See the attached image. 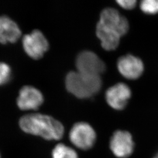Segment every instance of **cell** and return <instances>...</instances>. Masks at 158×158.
<instances>
[{
    "instance_id": "6da1fadb",
    "label": "cell",
    "mask_w": 158,
    "mask_h": 158,
    "mask_svg": "<svg viewBox=\"0 0 158 158\" xmlns=\"http://www.w3.org/2000/svg\"><path fill=\"white\" fill-rule=\"evenodd\" d=\"M19 125L25 133L40 136L48 141L60 140L64 133V126L60 121L41 114H29L23 116L19 119Z\"/></svg>"
},
{
    "instance_id": "7a4b0ae2",
    "label": "cell",
    "mask_w": 158,
    "mask_h": 158,
    "mask_svg": "<svg viewBox=\"0 0 158 158\" xmlns=\"http://www.w3.org/2000/svg\"><path fill=\"white\" fill-rule=\"evenodd\" d=\"M68 91L79 98H87L96 95L102 86L100 76L77 72H70L65 80Z\"/></svg>"
},
{
    "instance_id": "3957f363",
    "label": "cell",
    "mask_w": 158,
    "mask_h": 158,
    "mask_svg": "<svg viewBox=\"0 0 158 158\" xmlns=\"http://www.w3.org/2000/svg\"><path fill=\"white\" fill-rule=\"evenodd\" d=\"M70 142L80 150L88 151L94 146L97 139L96 131L85 122H79L73 125L69 132Z\"/></svg>"
},
{
    "instance_id": "277c9868",
    "label": "cell",
    "mask_w": 158,
    "mask_h": 158,
    "mask_svg": "<svg viewBox=\"0 0 158 158\" xmlns=\"http://www.w3.org/2000/svg\"><path fill=\"white\" fill-rule=\"evenodd\" d=\"M110 148L117 158H130L135 149L132 135L127 131H115L110 138Z\"/></svg>"
},
{
    "instance_id": "5b68a950",
    "label": "cell",
    "mask_w": 158,
    "mask_h": 158,
    "mask_svg": "<svg viewBox=\"0 0 158 158\" xmlns=\"http://www.w3.org/2000/svg\"><path fill=\"white\" fill-rule=\"evenodd\" d=\"M76 66L77 71L83 73L100 76L106 66L102 59L91 51H83L76 58Z\"/></svg>"
},
{
    "instance_id": "8992f818",
    "label": "cell",
    "mask_w": 158,
    "mask_h": 158,
    "mask_svg": "<svg viewBox=\"0 0 158 158\" xmlns=\"http://www.w3.org/2000/svg\"><path fill=\"white\" fill-rule=\"evenodd\" d=\"M23 44L27 54L35 60L42 58L49 49L48 40L44 34L37 29L23 37Z\"/></svg>"
},
{
    "instance_id": "52a82bcc",
    "label": "cell",
    "mask_w": 158,
    "mask_h": 158,
    "mask_svg": "<svg viewBox=\"0 0 158 158\" xmlns=\"http://www.w3.org/2000/svg\"><path fill=\"white\" fill-rule=\"evenodd\" d=\"M98 23L117 32L121 36L127 34L129 30L127 19L113 8H107L102 11Z\"/></svg>"
},
{
    "instance_id": "ba28073f",
    "label": "cell",
    "mask_w": 158,
    "mask_h": 158,
    "mask_svg": "<svg viewBox=\"0 0 158 158\" xmlns=\"http://www.w3.org/2000/svg\"><path fill=\"white\" fill-rule=\"evenodd\" d=\"M17 105L22 110H36L44 102L41 92L31 85H25L19 91Z\"/></svg>"
},
{
    "instance_id": "9c48e42d",
    "label": "cell",
    "mask_w": 158,
    "mask_h": 158,
    "mask_svg": "<svg viewBox=\"0 0 158 158\" xmlns=\"http://www.w3.org/2000/svg\"><path fill=\"white\" fill-rule=\"evenodd\" d=\"M131 96L130 87L123 83L114 85L106 93V99L108 105L117 110H121L126 107Z\"/></svg>"
},
{
    "instance_id": "30bf717a",
    "label": "cell",
    "mask_w": 158,
    "mask_h": 158,
    "mask_svg": "<svg viewBox=\"0 0 158 158\" xmlns=\"http://www.w3.org/2000/svg\"><path fill=\"white\" fill-rule=\"evenodd\" d=\"M119 72L126 79L135 80L139 78L143 72L141 60L132 55H127L119 58L117 62Z\"/></svg>"
},
{
    "instance_id": "8fae6325",
    "label": "cell",
    "mask_w": 158,
    "mask_h": 158,
    "mask_svg": "<svg viewBox=\"0 0 158 158\" xmlns=\"http://www.w3.org/2000/svg\"><path fill=\"white\" fill-rule=\"evenodd\" d=\"M21 35L17 23L6 16L0 17V43H15Z\"/></svg>"
},
{
    "instance_id": "7c38bea8",
    "label": "cell",
    "mask_w": 158,
    "mask_h": 158,
    "mask_svg": "<svg viewBox=\"0 0 158 158\" xmlns=\"http://www.w3.org/2000/svg\"><path fill=\"white\" fill-rule=\"evenodd\" d=\"M96 35L105 50L113 51L118 48L121 36L100 23H97L96 26Z\"/></svg>"
},
{
    "instance_id": "4fadbf2b",
    "label": "cell",
    "mask_w": 158,
    "mask_h": 158,
    "mask_svg": "<svg viewBox=\"0 0 158 158\" xmlns=\"http://www.w3.org/2000/svg\"><path fill=\"white\" fill-rule=\"evenodd\" d=\"M52 158H79L76 151L71 147L59 143L53 149L52 152Z\"/></svg>"
},
{
    "instance_id": "5bb4252c",
    "label": "cell",
    "mask_w": 158,
    "mask_h": 158,
    "mask_svg": "<svg viewBox=\"0 0 158 158\" xmlns=\"http://www.w3.org/2000/svg\"><path fill=\"white\" fill-rule=\"evenodd\" d=\"M142 11L147 14H153L158 12V0H143L140 4Z\"/></svg>"
},
{
    "instance_id": "9a60e30c",
    "label": "cell",
    "mask_w": 158,
    "mask_h": 158,
    "mask_svg": "<svg viewBox=\"0 0 158 158\" xmlns=\"http://www.w3.org/2000/svg\"><path fill=\"white\" fill-rule=\"evenodd\" d=\"M11 70L6 63L0 62V85L6 84L11 78Z\"/></svg>"
},
{
    "instance_id": "2e32d148",
    "label": "cell",
    "mask_w": 158,
    "mask_h": 158,
    "mask_svg": "<svg viewBox=\"0 0 158 158\" xmlns=\"http://www.w3.org/2000/svg\"><path fill=\"white\" fill-rule=\"evenodd\" d=\"M117 2L122 8L126 10H132L136 4L135 0H118L117 1Z\"/></svg>"
},
{
    "instance_id": "e0dca14e",
    "label": "cell",
    "mask_w": 158,
    "mask_h": 158,
    "mask_svg": "<svg viewBox=\"0 0 158 158\" xmlns=\"http://www.w3.org/2000/svg\"><path fill=\"white\" fill-rule=\"evenodd\" d=\"M153 158H158V157L155 155V156H154V157H153Z\"/></svg>"
},
{
    "instance_id": "ac0fdd59",
    "label": "cell",
    "mask_w": 158,
    "mask_h": 158,
    "mask_svg": "<svg viewBox=\"0 0 158 158\" xmlns=\"http://www.w3.org/2000/svg\"><path fill=\"white\" fill-rule=\"evenodd\" d=\"M156 155V156H158V152H157V153H156V155Z\"/></svg>"
},
{
    "instance_id": "d6986e66",
    "label": "cell",
    "mask_w": 158,
    "mask_h": 158,
    "mask_svg": "<svg viewBox=\"0 0 158 158\" xmlns=\"http://www.w3.org/2000/svg\"><path fill=\"white\" fill-rule=\"evenodd\" d=\"M0 158H1V155H0Z\"/></svg>"
}]
</instances>
